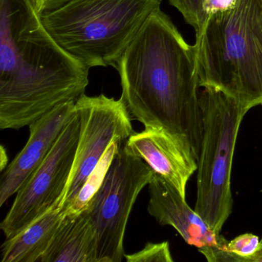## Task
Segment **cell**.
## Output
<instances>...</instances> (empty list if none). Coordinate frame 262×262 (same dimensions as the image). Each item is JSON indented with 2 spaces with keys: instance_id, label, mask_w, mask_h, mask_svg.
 <instances>
[{
  "instance_id": "1",
  "label": "cell",
  "mask_w": 262,
  "mask_h": 262,
  "mask_svg": "<svg viewBox=\"0 0 262 262\" xmlns=\"http://www.w3.org/2000/svg\"><path fill=\"white\" fill-rule=\"evenodd\" d=\"M115 69L130 114L145 128H162L198 161L203 135L197 48L161 8L147 19Z\"/></svg>"
},
{
  "instance_id": "2",
  "label": "cell",
  "mask_w": 262,
  "mask_h": 262,
  "mask_svg": "<svg viewBox=\"0 0 262 262\" xmlns=\"http://www.w3.org/2000/svg\"><path fill=\"white\" fill-rule=\"evenodd\" d=\"M89 71L49 33L32 0H0L1 129L29 126L77 100Z\"/></svg>"
},
{
  "instance_id": "3",
  "label": "cell",
  "mask_w": 262,
  "mask_h": 262,
  "mask_svg": "<svg viewBox=\"0 0 262 262\" xmlns=\"http://www.w3.org/2000/svg\"><path fill=\"white\" fill-rule=\"evenodd\" d=\"M200 87L234 98L249 111L262 105V0L207 19L196 34Z\"/></svg>"
},
{
  "instance_id": "4",
  "label": "cell",
  "mask_w": 262,
  "mask_h": 262,
  "mask_svg": "<svg viewBox=\"0 0 262 262\" xmlns=\"http://www.w3.org/2000/svg\"><path fill=\"white\" fill-rule=\"evenodd\" d=\"M162 0H69L41 15L55 40L89 69L116 67Z\"/></svg>"
},
{
  "instance_id": "5",
  "label": "cell",
  "mask_w": 262,
  "mask_h": 262,
  "mask_svg": "<svg viewBox=\"0 0 262 262\" xmlns=\"http://www.w3.org/2000/svg\"><path fill=\"white\" fill-rule=\"evenodd\" d=\"M203 135L198 159L194 211L221 233L232 212L231 178L238 130L248 110L234 98L212 88L199 93Z\"/></svg>"
},
{
  "instance_id": "6",
  "label": "cell",
  "mask_w": 262,
  "mask_h": 262,
  "mask_svg": "<svg viewBox=\"0 0 262 262\" xmlns=\"http://www.w3.org/2000/svg\"><path fill=\"white\" fill-rule=\"evenodd\" d=\"M152 168L121 146L88 208L96 233V262H121L124 237L138 196L154 177Z\"/></svg>"
},
{
  "instance_id": "7",
  "label": "cell",
  "mask_w": 262,
  "mask_h": 262,
  "mask_svg": "<svg viewBox=\"0 0 262 262\" xmlns=\"http://www.w3.org/2000/svg\"><path fill=\"white\" fill-rule=\"evenodd\" d=\"M80 132L71 174L60 202L65 214L73 206L92 173L115 141H125L135 133L131 114L122 98L85 94L76 101Z\"/></svg>"
},
{
  "instance_id": "8",
  "label": "cell",
  "mask_w": 262,
  "mask_h": 262,
  "mask_svg": "<svg viewBox=\"0 0 262 262\" xmlns=\"http://www.w3.org/2000/svg\"><path fill=\"white\" fill-rule=\"evenodd\" d=\"M79 132L76 112L45 160L16 193L10 211L0 224L7 239L19 234L55 205L60 207L71 174Z\"/></svg>"
},
{
  "instance_id": "9",
  "label": "cell",
  "mask_w": 262,
  "mask_h": 262,
  "mask_svg": "<svg viewBox=\"0 0 262 262\" xmlns=\"http://www.w3.org/2000/svg\"><path fill=\"white\" fill-rule=\"evenodd\" d=\"M148 191V211L159 225L173 227L208 262L234 261V256L228 250V241L210 228L173 185L156 173Z\"/></svg>"
},
{
  "instance_id": "10",
  "label": "cell",
  "mask_w": 262,
  "mask_h": 262,
  "mask_svg": "<svg viewBox=\"0 0 262 262\" xmlns=\"http://www.w3.org/2000/svg\"><path fill=\"white\" fill-rule=\"evenodd\" d=\"M76 101L55 107L32 122L24 148L4 169L0 180V206L16 194L42 164L67 124L76 114Z\"/></svg>"
},
{
  "instance_id": "11",
  "label": "cell",
  "mask_w": 262,
  "mask_h": 262,
  "mask_svg": "<svg viewBox=\"0 0 262 262\" xmlns=\"http://www.w3.org/2000/svg\"><path fill=\"white\" fill-rule=\"evenodd\" d=\"M124 148L145 161L185 199L187 184L198 169L197 160L186 145L162 128L146 127L141 133H133Z\"/></svg>"
},
{
  "instance_id": "12",
  "label": "cell",
  "mask_w": 262,
  "mask_h": 262,
  "mask_svg": "<svg viewBox=\"0 0 262 262\" xmlns=\"http://www.w3.org/2000/svg\"><path fill=\"white\" fill-rule=\"evenodd\" d=\"M39 262H96V233L87 208L64 214Z\"/></svg>"
},
{
  "instance_id": "13",
  "label": "cell",
  "mask_w": 262,
  "mask_h": 262,
  "mask_svg": "<svg viewBox=\"0 0 262 262\" xmlns=\"http://www.w3.org/2000/svg\"><path fill=\"white\" fill-rule=\"evenodd\" d=\"M59 205L44 213L1 246L2 262H39L63 219Z\"/></svg>"
},
{
  "instance_id": "14",
  "label": "cell",
  "mask_w": 262,
  "mask_h": 262,
  "mask_svg": "<svg viewBox=\"0 0 262 262\" xmlns=\"http://www.w3.org/2000/svg\"><path fill=\"white\" fill-rule=\"evenodd\" d=\"M122 143L123 142H121V141H115L112 143L104 157L101 159L100 162L96 167V169L89 178L86 183L85 184L82 191H80L79 196L76 199V202L73 204L72 208L65 214L79 212L86 207L90 199L94 195L95 193L102 184L113 156L116 154L117 150L122 146Z\"/></svg>"
},
{
  "instance_id": "15",
  "label": "cell",
  "mask_w": 262,
  "mask_h": 262,
  "mask_svg": "<svg viewBox=\"0 0 262 262\" xmlns=\"http://www.w3.org/2000/svg\"><path fill=\"white\" fill-rule=\"evenodd\" d=\"M127 262H173L168 242H148L141 251L132 254H125Z\"/></svg>"
},
{
  "instance_id": "16",
  "label": "cell",
  "mask_w": 262,
  "mask_h": 262,
  "mask_svg": "<svg viewBox=\"0 0 262 262\" xmlns=\"http://www.w3.org/2000/svg\"><path fill=\"white\" fill-rule=\"evenodd\" d=\"M177 9L185 22L194 28L195 34L200 33L205 24L202 10V0H168Z\"/></svg>"
},
{
  "instance_id": "17",
  "label": "cell",
  "mask_w": 262,
  "mask_h": 262,
  "mask_svg": "<svg viewBox=\"0 0 262 262\" xmlns=\"http://www.w3.org/2000/svg\"><path fill=\"white\" fill-rule=\"evenodd\" d=\"M259 242L258 236L246 233L228 242V250L237 257V262H247L257 251Z\"/></svg>"
},
{
  "instance_id": "18",
  "label": "cell",
  "mask_w": 262,
  "mask_h": 262,
  "mask_svg": "<svg viewBox=\"0 0 262 262\" xmlns=\"http://www.w3.org/2000/svg\"><path fill=\"white\" fill-rule=\"evenodd\" d=\"M239 0H202V10L205 23L211 16L235 8Z\"/></svg>"
},
{
  "instance_id": "19",
  "label": "cell",
  "mask_w": 262,
  "mask_h": 262,
  "mask_svg": "<svg viewBox=\"0 0 262 262\" xmlns=\"http://www.w3.org/2000/svg\"><path fill=\"white\" fill-rule=\"evenodd\" d=\"M39 14L50 11L63 5L69 0H32Z\"/></svg>"
},
{
  "instance_id": "20",
  "label": "cell",
  "mask_w": 262,
  "mask_h": 262,
  "mask_svg": "<svg viewBox=\"0 0 262 262\" xmlns=\"http://www.w3.org/2000/svg\"><path fill=\"white\" fill-rule=\"evenodd\" d=\"M247 262H262V237L259 242L257 251L250 258L248 259Z\"/></svg>"
},
{
  "instance_id": "21",
  "label": "cell",
  "mask_w": 262,
  "mask_h": 262,
  "mask_svg": "<svg viewBox=\"0 0 262 262\" xmlns=\"http://www.w3.org/2000/svg\"><path fill=\"white\" fill-rule=\"evenodd\" d=\"M1 161H0V165H1V171H4L7 167V162H8V158L7 154L4 149V146H1Z\"/></svg>"
}]
</instances>
